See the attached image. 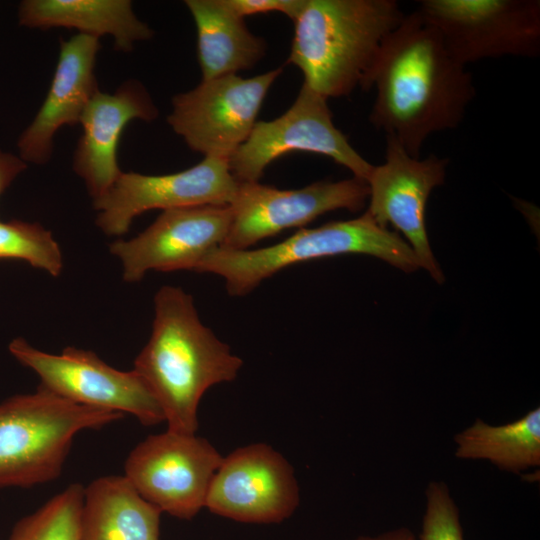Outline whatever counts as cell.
I'll return each instance as SVG.
<instances>
[{
  "mask_svg": "<svg viewBox=\"0 0 540 540\" xmlns=\"http://www.w3.org/2000/svg\"><path fill=\"white\" fill-rule=\"evenodd\" d=\"M18 16L20 24L29 28H74L97 38L108 34L116 49L123 52L153 34L128 0H25L19 5Z\"/></svg>",
  "mask_w": 540,
  "mask_h": 540,
  "instance_id": "obj_19",
  "label": "cell"
},
{
  "mask_svg": "<svg viewBox=\"0 0 540 540\" xmlns=\"http://www.w3.org/2000/svg\"><path fill=\"white\" fill-rule=\"evenodd\" d=\"M161 511L125 476L97 478L84 487L82 540H159Z\"/></svg>",
  "mask_w": 540,
  "mask_h": 540,
  "instance_id": "obj_18",
  "label": "cell"
},
{
  "mask_svg": "<svg viewBox=\"0 0 540 540\" xmlns=\"http://www.w3.org/2000/svg\"><path fill=\"white\" fill-rule=\"evenodd\" d=\"M298 505L292 466L265 443L243 446L223 457L205 502L211 513L254 524L280 523Z\"/></svg>",
  "mask_w": 540,
  "mask_h": 540,
  "instance_id": "obj_13",
  "label": "cell"
},
{
  "mask_svg": "<svg viewBox=\"0 0 540 540\" xmlns=\"http://www.w3.org/2000/svg\"><path fill=\"white\" fill-rule=\"evenodd\" d=\"M417 10L463 65L540 54L538 0H422Z\"/></svg>",
  "mask_w": 540,
  "mask_h": 540,
  "instance_id": "obj_6",
  "label": "cell"
},
{
  "mask_svg": "<svg viewBox=\"0 0 540 540\" xmlns=\"http://www.w3.org/2000/svg\"><path fill=\"white\" fill-rule=\"evenodd\" d=\"M197 32V58L202 80L237 74L265 55L266 42L254 35L245 19L223 0H186Z\"/></svg>",
  "mask_w": 540,
  "mask_h": 540,
  "instance_id": "obj_20",
  "label": "cell"
},
{
  "mask_svg": "<svg viewBox=\"0 0 540 540\" xmlns=\"http://www.w3.org/2000/svg\"><path fill=\"white\" fill-rule=\"evenodd\" d=\"M405 15L395 0H302L288 63L327 99L368 91L381 47Z\"/></svg>",
  "mask_w": 540,
  "mask_h": 540,
  "instance_id": "obj_3",
  "label": "cell"
},
{
  "mask_svg": "<svg viewBox=\"0 0 540 540\" xmlns=\"http://www.w3.org/2000/svg\"><path fill=\"white\" fill-rule=\"evenodd\" d=\"M99 48L98 38L86 34L79 33L61 41L47 96L18 140L20 157L25 162L46 163L51 156L57 130L80 122L88 103L99 91L94 74Z\"/></svg>",
  "mask_w": 540,
  "mask_h": 540,
  "instance_id": "obj_17",
  "label": "cell"
},
{
  "mask_svg": "<svg viewBox=\"0 0 540 540\" xmlns=\"http://www.w3.org/2000/svg\"><path fill=\"white\" fill-rule=\"evenodd\" d=\"M426 509L419 540H464L459 509L442 481H431L425 491Z\"/></svg>",
  "mask_w": 540,
  "mask_h": 540,
  "instance_id": "obj_24",
  "label": "cell"
},
{
  "mask_svg": "<svg viewBox=\"0 0 540 540\" xmlns=\"http://www.w3.org/2000/svg\"><path fill=\"white\" fill-rule=\"evenodd\" d=\"M448 158L430 154L410 156L393 137L386 136L385 161L373 166L367 180V212L382 227L391 224L409 241L420 266L439 284L444 275L430 248L426 230V205L432 190L445 181Z\"/></svg>",
  "mask_w": 540,
  "mask_h": 540,
  "instance_id": "obj_14",
  "label": "cell"
},
{
  "mask_svg": "<svg viewBox=\"0 0 540 540\" xmlns=\"http://www.w3.org/2000/svg\"><path fill=\"white\" fill-rule=\"evenodd\" d=\"M369 198V186L357 177L317 181L299 189H279L258 182H239L229 204L231 223L221 246L245 250L285 229L304 226L338 209L361 210Z\"/></svg>",
  "mask_w": 540,
  "mask_h": 540,
  "instance_id": "obj_11",
  "label": "cell"
},
{
  "mask_svg": "<svg viewBox=\"0 0 540 540\" xmlns=\"http://www.w3.org/2000/svg\"><path fill=\"white\" fill-rule=\"evenodd\" d=\"M0 259H18L57 277L63 256L52 233L38 223L0 221Z\"/></svg>",
  "mask_w": 540,
  "mask_h": 540,
  "instance_id": "obj_23",
  "label": "cell"
},
{
  "mask_svg": "<svg viewBox=\"0 0 540 540\" xmlns=\"http://www.w3.org/2000/svg\"><path fill=\"white\" fill-rule=\"evenodd\" d=\"M225 5L236 15L246 16L280 12L293 20L298 13L302 0H223Z\"/></svg>",
  "mask_w": 540,
  "mask_h": 540,
  "instance_id": "obj_25",
  "label": "cell"
},
{
  "mask_svg": "<svg viewBox=\"0 0 540 540\" xmlns=\"http://www.w3.org/2000/svg\"><path fill=\"white\" fill-rule=\"evenodd\" d=\"M154 313L151 336L133 370L159 403L167 430L196 434L204 393L233 381L243 361L201 322L192 296L182 288L162 286Z\"/></svg>",
  "mask_w": 540,
  "mask_h": 540,
  "instance_id": "obj_2",
  "label": "cell"
},
{
  "mask_svg": "<svg viewBox=\"0 0 540 540\" xmlns=\"http://www.w3.org/2000/svg\"><path fill=\"white\" fill-rule=\"evenodd\" d=\"M230 223L229 205L168 209L136 237L111 243L110 252L120 260L123 279L130 283L151 270H195L223 245Z\"/></svg>",
  "mask_w": 540,
  "mask_h": 540,
  "instance_id": "obj_15",
  "label": "cell"
},
{
  "mask_svg": "<svg viewBox=\"0 0 540 540\" xmlns=\"http://www.w3.org/2000/svg\"><path fill=\"white\" fill-rule=\"evenodd\" d=\"M10 353L32 369L41 386L76 404L135 416L145 426L164 422V414L143 379L134 371H120L93 351L74 347L50 354L23 338L13 339Z\"/></svg>",
  "mask_w": 540,
  "mask_h": 540,
  "instance_id": "obj_9",
  "label": "cell"
},
{
  "mask_svg": "<svg viewBox=\"0 0 540 540\" xmlns=\"http://www.w3.org/2000/svg\"><path fill=\"white\" fill-rule=\"evenodd\" d=\"M157 115L148 92L135 81L126 82L114 93L98 91L93 96L79 122L83 132L73 162L93 200L103 196L122 173L117 150L128 123L134 119L151 121Z\"/></svg>",
  "mask_w": 540,
  "mask_h": 540,
  "instance_id": "obj_16",
  "label": "cell"
},
{
  "mask_svg": "<svg viewBox=\"0 0 540 540\" xmlns=\"http://www.w3.org/2000/svg\"><path fill=\"white\" fill-rule=\"evenodd\" d=\"M281 67L250 78L237 74L202 82L172 100L167 121L193 151L229 159L247 140Z\"/></svg>",
  "mask_w": 540,
  "mask_h": 540,
  "instance_id": "obj_8",
  "label": "cell"
},
{
  "mask_svg": "<svg viewBox=\"0 0 540 540\" xmlns=\"http://www.w3.org/2000/svg\"><path fill=\"white\" fill-rule=\"evenodd\" d=\"M343 254L371 255L405 272L421 267L409 244L396 231L378 225L366 211L355 219L301 229L269 247L245 250L219 247L194 271L222 277L229 295L239 297L286 267Z\"/></svg>",
  "mask_w": 540,
  "mask_h": 540,
  "instance_id": "obj_4",
  "label": "cell"
},
{
  "mask_svg": "<svg viewBox=\"0 0 540 540\" xmlns=\"http://www.w3.org/2000/svg\"><path fill=\"white\" fill-rule=\"evenodd\" d=\"M26 167L21 157L0 150V195Z\"/></svg>",
  "mask_w": 540,
  "mask_h": 540,
  "instance_id": "obj_26",
  "label": "cell"
},
{
  "mask_svg": "<svg viewBox=\"0 0 540 540\" xmlns=\"http://www.w3.org/2000/svg\"><path fill=\"white\" fill-rule=\"evenodd\" d=\"M455 456L488 460L500 470L520 473L540 465V408L522 418L493 426L481 419L456 434Z\"/></svg>",
  "mask_w": 540,
  "mask_h": 540,
  "instance_id": "obj_21",
  "label": "cell"
},
{
  "mask_svg": "<svg viewBox=\"0 0 540 540\" xmlns=\"http://www.w3.org/2000/svg\"><path fill=\"white\" fill-rule=\"evenodd\" d=\"M328 99L306 84L288 110L270 121H257L247 140L229 157L239 182H258L266 167L284 154L304 151L331 158L367 182L373 166L333 122Z\"/></svg>",
  "mask_w": 540,
  "mask_h": 540,
  "instance_id": "obj_7",
  "label": "cell"
},
{
  "mask_svg": "<svg viewBox=\"0 0 540 540\" xmlns=\"http://www.w3.org/2000/svg\"><path fill=\"white\" fill-rule=\"evenodd\" d=\"M356 540H415L411 530L399 527L377 536H359Z\"/></svg>",
  "mask_w": 540,
  "mask_h": 540,
  "instance_id": "obj_27",
  "label": "cell"
},
{
  "mask_svg": "<svg viewBox=\"0 0 540 540\" xmlns=\"http://www.w3.org/2000/svg\"><path fill=\"white\" fill-rule=\"evenodd\" d=\"M372 88L369 121L414 158L430 135L460 125L476 94L471 73L417 9L384 41L369 77Z\"/></svg>",
  "mask_w": 540,
  "mask_h": 540,
  "instance_id": "obj_1",
  "label": "cell"
},
{
  "mask_svg": "<svg viewBox=\"0 0 540 540\" xmlns=\"http://www.w3.org/2000/svg\"><path fill=\"white\" fill-rule=\"evenodd\" d=\"M83 497L81 484L67 486L38 510L20 519L8 540H82Z\"/></svg>",
  "mask_w": 540,
  "mask_h": 540,
  "instance_id": "obj_22",
  "label": "cell"
},
{
  "mask_svg": "<svg viewBox=\"0 0 540 540\" xmlns=\"http://www.w3.org/2000/svg\"><path fill=\"white\" fill-rule=\"evenodd\" d=\"M239 181L228 159L204 157L183 171L164 175L122 172L112 187L95 199L97 226L107 235L125 234L135 217L153 209L229 205Z\"/></svg>",
  "mask_w": 540,
  "mask_h": 540,
  "instance_id": "obj_12",
  "label": "cell"
},
{
  "mask_svg": "<svg viewBox=\"0 0 540 540\" xmlns=\"http://www.w3.org/2000/svg\"><path fill=\"white\" fill-rule=\"evenodd\" d=\"M124 414L68 401L39 385L0 403V487H31L62 472L74 437Z\"/></svg>",
  "mask_w": 540,
  "mask_h": 540,
  "instance_id": "obj_5",
  "label": "cell"
},
{
  "mask_svg": "<svg viewBox=\"0 0 540 540\" xmlns=\"http://www.w3.org/2000/svg\"><path fill=\"white\" fill-rule=\"evenodd\" d=\"M222 459L207 439L167 430L135 446L125 461L124 476L161 512L191 520L205 507Z\"/></svg>",
  "mask_w": 540,
  "mask_h": 540,
  "instance_id": "obj_10",
  "label": "cell"
}]
</instances>
